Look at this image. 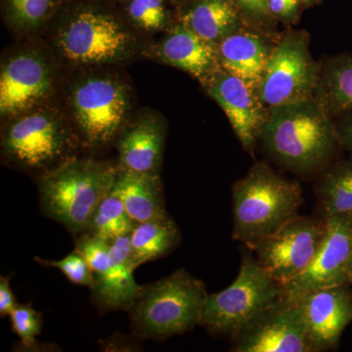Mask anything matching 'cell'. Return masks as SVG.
Here are the masks:
<instances>
[{
	"label": "cell",
	"mask_w": 352,
	"mask_h": 352,
	"mask_svg": "<svg viewBox=\"0 0 352 352\" xmlns=\"http://www.w3.org/2000/svg\"><path fill=\"white\" fill-rule=\"evenodd\" d=\"M259 140L278 163L298 173L323 168L342 146L332 116L315 96L270 109Z\"/></svg>",
	"instance_id": "1"
},
{
	"label": "cell",
	"mask_w": 352,
	"mask_h": 352,
	"mask_svg": "<svg viewBox=\"0 0 352 352\" xmlns=\"http://www.w3.org/2000/svg\"><path fill=\"white\" fill-rule=\"evenodd\" d=\"M117 171L106 162L74 157L38 176L44 217L59 222L75 237L85 232L95 210L110 194Z\"/></svg>",
	"instance_id": "2"
},
{
	"label": "cell",
	"mask_w": 352,
	"mask_h": 352,
	"mask_svg": "<svg viewBox=\"0 0 352 352\" xmlns=\"http://www.w3.org/2000/svg\"><path fill=\"white\" fill-rule=\"evenodd\" d=\"M232 204L233 240L251 248L300 215L302 189L258 163L233 185Z\"/></svg>",
	"instance_id": "3"
},
{
	"label": "cell",
	"mask_w": 352,
	"mask_h": 352,
	"mask_svg": "<svg viewBox=\"0 0 352 352\" xmlns=\"http://www.w3.org/2000/svg\"><path fill=\"white\" fill-rule=\"evenodd\" d=\"M201 280L180 268L141 287L131 311L132 335L138 340H166L200 324L208 298Z\"/></svg>",
	"instance_id": "4"
},
{
	"label": "cell",
	"mask_w": 352,
	"mask_h": 352,
	"mask_svg": "<svg viewBox=\"0 0 352 352\" xmlns=\"http://www.w3.org/2000/svg\"><path fill=\"white\" fill-rule=\"evenodd\" d=\"M67 8L57 46L68 61L90 66L115 63L129 56L134 38L108 6L72 2Z\"/></svg>",
	"instance_id": "5"
},
{
	"label": "cell",
	"mask_w": 352,
	"mask_h": 352,
	"mask_svg": "<svg viewBox=\"0 0 352 352\" xmlns=\"http://www.w3.org/2000/svg\"><path fill=\"white\" fill-rule=\"evenodd\" d=\"M78 140L58 113L39 109L14 117L7 124L1 135L2 156L38 177L75 157Z\"/></svg>",
	"instance_id": "6"
},
{
	"label": "cell",
	"mask_w": 352,
	"mask_h": 352,
	"mask_svg": "<svg viewBox=\"0 0 352 352\" xmlns=\"http://www.w3.org/2000/svg\"><path fill=\"white\" fill-rule=\"evenodd\" d=\"M283 294V287L258 259L245 254L235 281L219 293L208 295L200 324L214 335L230 336Z\"/></svg>",
	"instance_id": "7"
},
{
	"label": "cell",
	"mask_w": 352,
	"mask_h": 352,
	"mask_svg": "<svg viewBox=\"0 0 352 352\" xmlns=\"http://www.w3.org/2000/svg\"><path fill=\"white\" fill-rule=\"evenodd\" d=\"M309 41L307 32L293 31L275 44L256 91L268 109L315 96L321 67L312 57Z\"/></svg>",
	"instance_id": "8"
},
{
	"label": "cell",
	"mask_w": 352,
	"mask_h": 352,
	"mask_svg": "<svg viewBox=\"0 0 352 352\" xmlns=\"http://www.w3.org/2000/svg\"><path fill=\"white\" fill-rule=\"evenodd\" d=\"M71 107L80 142L101 148L122 131L131 100L124 83L108 76H91L74 87Z\"/></svg>",
	"instance_id": "9"
},
{
	"label": "cell",
	"mask_w": 352,
	"mask_h": 352,
	"mask_svg": "<svg viewBox=\"0 0 352 352\" xmlns=\"http://www.w3.org/2000/svg\"><path fill=\"white\" fill-rule=\"evenodd\" d=\"M325 233V219L298 215L249 249L268 274L283 287L314 263Z\"/></svg>",
	"instance_id": "10"
},
{
	"label": "cell",
	"mask_w": 352,
	"mask_h": 352,
	"mask_svg": "<svg viewBox=\"0 0 352 352\" xmlns=\"http://www.w3.org/2000/svg\"><path fill=\"white\" fill-rule=\"evenodd\" d=\"M234 352H314L295 300L281 296L232 336Z\"/></svg>",
	"instance_id": "11"
},
{
	"label": "cell",
	"mask_w": 352,
	"mask_h": 352,
	"mask_svg": "<svg viewBox=\"0 0 352 352\" xmlns=\"http://www.w3.org/2000/svg\"><path fill=\"white\" fill-rule=\"evenodd\" d=\"M326 233L314 263L283 286L282 296L295 300L315 289L352 285V212L323 217Z\"/></svg>",
	"instance_id": "12"
},
{
	"label": "cell",
	"mask_w": 352,
	"mask_h": 352,
	"mask_svg": "<svg viewBox=\"0 0 352 352\" xmlns=\"http://www.w3.org/2000/svg\"><path fill=\"white\" fill-rule=\"evenodd\" d=\"M54 80L50 65L36 52H21L2 65L0 113L14 118L29 112L50 96Z\"/></svg>",
	"instance_id": "13"
},
{
	"label": "cell",
	"mask_w": 352,
	"mask_h": 352,
	"mask_svg": "<svg viewBox=\"0 0 352 352\" xmlns=\"http://www.w3.org/2000/svg\"><path fill=\"white\" fill-rule=\"evenodd\" d=\"M314 352L333 351L352 323V285L308 292L295 298Z\"/></svg>",
	"instance_id": "14"
},
{
	"label": "cell",
	"mask_w": 352,
	"mask_h": 352,
	"mask_svg": "<svg viewBox=\"0 0 352 352\" xmlns=\"http://www.w3.org/2000/svg\"><path fill=\"white\" fill-rule=\"evenodd\" d=\"M203 87L226 113L245 151L252 154L270 112L256 90L222 69Z\"/></svg>",
	"instance_id": "15"
},
{
	"label": "cell",
	"mask_w": 352,
	"mask_h": 352,
	"mask_svg": "<svg viewBox=\"0 0 352 352\" xmlns=\"http://www.w3.org/2000/svg\"><path fill=\"white\" fill-rule=\"evenodd\" d=\"M135 270L129 236L113 240L107 270L94 274V283L89 288L92 302L98 310L109 312L131 309L142 287L134 280Z\"/></svg>",
	"instance_id": "16"
},
{
	"label": "cell",
	"mask_w": 352,
	"mask_h": 352,
	"mask_svg": "<svg viewBox=\"0 0 352 352\" xmlns=\"http://www.w3.org/2000/svg\"><path fill=\"white\" fill-rule=\"evenodd\" d=\"M120 170L160 175L163 163L166 126L155 115H144L118 134Z\"/></svg>",
	"instance_id": "17"
},
{
	"label": "cell",
	"mask_w": 352,
	"mask_h": 352,
	"mask_svg": "<svg viewBox=\"0 0 352 352\" xmlns=\"http://www.w3.org/2000/svg\"><path fill=\"white\" fill-rule=\"evenodd\" d=\"M164 63L186 72L205 85L219 71L217 46L200 38L178 21L155 48Z\"/></svg>",
	"instance_id": "18"
},
{
	"label": "cell",
	"mask_w": 352,
	"mask_h": 352,
	"mask_svg": "<svg viewBox=\"0 0 352 352\" xmlns=\"http://www.w3.org/2000/svg\"><path fill=\"white\" fill-rule=\"evenodd\" d=\"M275 44L270 34L244 27L217 44L220 68L258 91Z\"/></svg>",
	"instance_id": "19"
},
{
	"label": "cell",
	"mask_w": 352,
	"mask_h": 352,
	"mask_svg": "<svg viewBox=\"0 0 352 352\" xmlns=\"http://www.w3.org/2000/svg\"><path fill=\"white\" fill-rule=\"evenodd\" d=\"M111 192L122 201L127 214L136 223L168 215L160 175L118 168Z\"/></svg>",
	"instance_id": "20"
},
{
	"label": "cell",
	"mask_w": 352,
	"mask_h": 352,
	"mask_svg": "<svg viewBox=\"0 0 352 352\" xmlns=\"http://www.w3.org/2000/svg\"><path fill=\"white\" fill-rule=\"evenodd\" d=\"M177 11L182 24L217 46L227 36L247 27L230 0H190Z\"/></svg>",
	"instance_id": "21"
},
{
	"label": "cell",
	"mask_w": 352,
	"mask_h": 352,
	"mask_svg": "<svg viewBox=\"0 0 352 352\" xmlns=\"http://www.w3.org/2000/svg\"><path fill=\"white\" fill-rule=\"evenodd\" d=\"M182 239L179 227L170 214L136 224L129 235L134 265L138 268L168 256Z\"/></svg>",
	"instance_id": "22"
},
{
	"label": "cell",
	"mask_w": 352,
	"mask_h": 352,
	"mask_svg": "<svg viewBox=\"0 0 352 352\" xmlns=\"http://www.w3.org/2000/svg\"><path fill=\"white\" fill-rule=\"evenodd\" d=\"M320 67L315 97L332 117L351 112L352 54L330 58Z\"/></svg>",
	"instance_id": "23"
},
{
	"label": "cell",
	"mask_w": 352,
	"mask_h": 352,
	"mask_svg": "<svg viewBox=\"0 0 352 352\" xmlns=\"http://www.w3.org/2000/svg\"><path fill=\"white\" fill-rule=\"evenodd\" d=\"M317 194L323 217L352 212V159L330 166L322 176Z\"/></svg>",
	"instance_id": "24"
},
{
	"label": "cell",
	"mask_w": 352,
	"mask_h": 352,
	"mask_svg": "<svg viewBox=\"0 0 352 352\" xmlns=\"http://www.w3.org/2000/svg\"><path fill=\"white\" fill-rule=\"evenodd\" d=\"M136 224L127 214L122 201L110 192L95 210L85 232L113 242L117 238L131 235Z\"/></svg>",
	"instance_id": "25"
},
{
	"label": "cell",
	"mask_w": 352,
	"mask_h": 352,
	"mask_svg": "<svg viewBox=\"0 0 352 352\" xmlns=\"http://www.w3.org/2000/svg\"><path fill=\"white\" fill-rule=\"evenodd\" d=\"M170 0H120V12L127 22L143 32L170 29Z\"/></svg>",
	"instance_id": "26"
},
{
	"label": "cell",
	"mask_w": 352,
	"mask_h": 352,
	"mask_svg": "<svg viewBox=\"0 0 352 352\" xmlns=\"http://www.w3.org/2000/svg\"><path fill=\"white\" fill-rule=\"evenodd\" d=\"M7 22L19 31H29L47 22L63 0H2Z\"/></svg>",
	"instance_id": "27"
},
{
	"label": "cell",
	"mask_w": 352,
	"mask_h": 352,
	"mask_svg": "<svg viewBox=\"0 0 352 352\" xmlns=\"http://www.w3.org/2000/svg\"><path fill=\"white\" fill-rule=\"evenodd\" d=\"M12 331L20 338L23 346L30 349L36 344V337L43 329V314L36 311L32 303L19 305L18 303L11 312Z\"/></svg>",
	"instance_id": "28"
},
{
	"label": "cell",
	"mask_w": 352,
	"mask_h": 352,
	"mask_svg": "<svg viewBox=\"0 0 352 352\" xmlns=\"http://www.w3.org/2000/svg\"><path fill=\"white\" fill-rule=\"evenodd\" d=\"M75 250L80 252L94 274L104 272L110 263L112 242L88 232L76 236Z\"/></svg>",
	"instance_id": "29"
},
{
	"label": "cell",
	"mask_w": 352,
	"mask_h": 352,
	"mask_svg": "<svg viewBox=\"0 0 352 352\" xmlns=\"http://www.w3.org/2000/svg\"><path fill=\"white\" fill-rule=\"evenodd\" d=\"M34 261L43 266L57 268L72 283L89 288L94 283V273L90 270L82 254L76 250L59 261L34 258Z\"/></svg>",
	"instance_id": "30"
},
{
	"label": "cell",
	"mask_w": 352,
	"mask_h": 352,
	"mask_svg": "<svg viewBox=\"0 0 352 352\" xmlns=\"http://www.w3.org/2000/svg\"><path fill=\"white\" fill-rule=\"evenodd\" d=\"M239 11L245 25L251 29L272 34L275 18L270 13L267 0H230Z\"/></svg>",
	"instance_id": "31"
},
{
	"label": "cell",
	"mask_w": 352,
	"mask_h": 352,
	"mask_svg": "<svg viewBox=\"0 0 352 352\" xmlns=\"http://www.w3.org/2000/svg\"><path fill=\"white\" fill-rule=\"evenodd\" d=\"M270 13L275 20L294 24L298 19L300 0H267Z\"/></svg>",
	"instance_id": "32"
},
{
	"label": "cell",
	"mask_w": 352,
	"mask_h": 352,
	"mask_svg": "<svg viewBox=\"0 0 352 352\" xmlns=\"http://www.w3.org/2000/svg\"><path fill=\"white\" fill-rule=\"evenodd\" d=\"M18 305L11 289L10 278L0 277V316H9Z\"/></svg>",
	"instance_id": "33"
},
{
	"label": "cell",
	"mask_w": 352,
	"mask_h": 352,
	"mask_svg": "<svg viewBox=\"0 0 352 352\" xmlns=\"http://www.w3.org/2000/svg\"><path fill=\"white\" fill-rule=\"evenodd\" d=\"M340 116L342 119L336 122L340 145L352 154V111Z\"/></svg>",
	"instance_id": "34"
},
{
	"label": "cell",
	"mask_w": 352,
	"mask_h": 352,
	"mask_svg": "<svg viewBox=\"0 0 352 352\" xmlns=\"http://www.w3.org/2000/svg\"><path fill=\"white\" fill-rule=\"evenodd\" d=\"M120 0H72V2H80V3L96 4V6H110L111 3H118Z\"/></svg>",
	"instance_id": "35"
},
{
	"label": "cell",
	"mask_w": 352,
	"mask_h": 352,
	"mask_svg": "<svg viewBox=\"0 0 352 352\" xmlns=\"http://www.w3.org/2000/svg\"><path fill=\"white\" fill-rule=\"evenodd\" d=\"M188 1H190V0H170L171 4H173V6L176 7V9L184 6V4L187 3Z\"/></svg>",
	"instance_id": "36"
},
{
	"label": "cell",
	"mask_w": 352,
	"mask_h": 352,
	"mask_svg": "<svg viewBox=\"0 0 352 352\" xmlns=\"http://www.w3.org/2000/svg\"><path fill=\"white\" fill-rule=\"evenodd\" d=\"M318 1H320V0H300V4H305V6L317 3Z\"/></svg>",
	"instance_id": "37"
}]
</instances>
